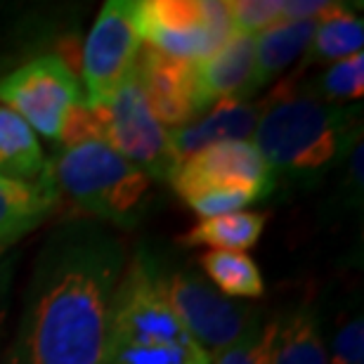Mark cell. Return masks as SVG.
Listing matches in <instances>:
<instances>
[{
    "label": "cell",
    "instance_id": "6da1fadb",
    "mask_svg": "<svg viewBox=\"0 0 364 364\" xmlns=\"http://www.w3.org/2000/svg\"><path fill=\"white\" fill-rule=\"evenodd\" d=\"M126 251L107 230L71 223L36 260L10 364H102Z\"/></svg>",
    "mask_w": 364,
    "mask_h": 364
},
{
    "label": "cell",
    "instance_id": "7a4b0ae2",
    "mask_svg": "<svg viewBox=\"0 0 364 364\" xmlns=\"http://www.w3.org/2000/svg\"><path fill=\"white\" fill-rule=\"evenodd\" d=\"M362 107L336 105L279 83L267 100L253 133V147L270 171L319 176L362 142Z\"/></svg>",
    "mask_w": 364,
    "mask_h": 364
},
{
    "label": "cell",
    "instance_id": "3957f363",
    "mask_svg": "<svg viewBox=\"0 0 364 364\" xmlns=\"http://www.w3.org/2000/svg\"><path fill=\"white\" fill-rule=\"evenodd\" d=\"M50 171L55 187L88 215L116 228H133L140 220L151 180L107 142L62 149L50 164Z\"/></svg>",
    "mask_w": 364,
    "mask_h": 364
},
{
    "label": "cell",
    "instance_id": "277c9868",
    "mask_svg": "<svg viewBox=\"0 0 364 364\" xmlns=\"http://www.w3.org/2000/svg\"><path fill=\"white\" fill-rule=\"evenodd\" d=\"M133 14L147 48L185 62L213 55L235 36L228 3L218 0H140Z\"/></svg>",
    "mask_w": 364,
    "mask_h": 364
},
{
    "label": "cell",
    "instance_id": "5b68a950",
    "mask_svg": "<svg viewBox=\"0 0 364 364\" xmlns=\"http://www.w3.org/2000/svg\"><path fill=\"white\" fill-rule=\"evenodd\" d=\"M159 289L173 315L210 358L232 346L260 317L256 308L223 296L203 277L189 270L159 267Z\"/></svg>",
    "mask_w": 364,
    "mask_h": 364
},
{
    "label": "cell",
    "instance_id": "8992f818",
    "mask_svg": "<svg viewBox=\"0 0 364 364\" xmlns=\"http://www.w3.org/2000/svg\"><path fill=\"white\" fill-rule=\"evenodd\" d=\"M102 107L107 116L105 142L109 147L149 176V180L171 182L180 159L171 147L168 130L151 114L135 74L102 102Z\"/></svg>",
    "mask_w": 364,
    "mask_h": 364
},
{
    "label": "cell",
    "instance_id": "52a82bcc",
    "mask_svg": "<svg viewBox=\"0 0 364 364\" xmlns=\"http://www.w3.org/2000/svg\"><path fill=\"white\" fill-rule=\"evenodd\" d=\"M81 97L76 74L57 55L36 57L0 78V102L50 140H57L64 114Z\"/></svg>",
    "mask_w": 364,
    "mask_h": 364
},
{
    "label": "cell",
    "instance_id": "ba28073f",
    "mask_svg": "<svg viewBox=\"0 0 364 364\" xmlns=\"http://www.w3.org/2000/svg\"><path fill=\"white\" fill-rule=\"evenodd\" d=\"M133 0H109L95 19L81 53L85 100L102 105L133 76L142 38Z\"/></svg>",
    "mask_w": 364,
    "mask_h": 364
},
{
    "label": "cell",
    "instance_id": "9c48e42d",
    "mask_svg": "<svg viewBox=\"0 0 364 364\" xmlns=\"http://www.w3.org/2000/svg\"><path fill=\"white\" fill-rule=\"evenodd\" d=\"M171 185L185 201L225 187H256L270 194L274 173L251 142H220L180 161Z\"/></svg>",
    "mask_w": 364,
    "mask_h": 364
},
{
    "label": "cell",
    "instance_id": "30bf717a",
    "mask_svg": "<svg viewBox=\"0 0 364 364\" xmlns=\"http://www.w3.org/2000/svg\"><path fill=\"white\" fill-rule=\"evenodd\" d=\"M133 74L151 114L164 128L176 130L201 116L196 102L194 62L178 60L142 46Z\"/></svg>",
    "mask_w": 364,
    "mask_h": 364
},
{
    "label": "cell",
    "instance_id": "8fae6325",
    "mask_svg": "<svg viewBox=\"0 0 364 364\" xmlns=\"http://www.w3.org/2000/svg\"><path fill=\"white\" fill-rule=\"evenodd\" d=\"M194 83L201 114H206L215 102H246V97L258 92L256 36L235 33L213 55L194 62Z\"/></svg>",
    "mask_w": 364,
    "mask_h": 364
},
{
    "label": "cell",
    "instance_id": "7c38bea8",
    "mask_svg": "<svg viewBox=\"0 0 364 364\" xmlns=\"http://www.w3.org/2000/svg\"><path fill=\"white\" fill-rule=\"evenodd\" d=\"M263 114V102H215L206 114L187 126L168 130L171 147L180 161L196 154L203 147L220 142H249Z\"/></svg>",
    "mask_w": 364,
    "mask_h": 364
},
{
    "label": "cell",
    "instance_id": "4fadbf2b",
    "mask_svg": "<svg viewBox=\"0 0 364 364\" xmlns=\"http://www.w3.org/2000/svg\"><path fill=\"white\" fill-rule=\"evenodd\" d=\"M0 176L26 185L55 187L50 161L28 123L0 105Z\"/></svg>",
    "mask_w": 364,
    "mask_h": 364
},
{
    "label": "cell",
    "instance_id": "5bb4252c",
    "mask_svg": "<svg viewBox=\"0 0 364 364\" xmlns=\"http://www.w3.org/2000/svg\"><path fill=\"white\" fill-rule=\"evenodd\" d=\"M270 364H329V350L315 310L296 308L274 317Z\"/></svg>",
    "mask_w": 364,
    "mask_h": 364
},
{
    "label": "cell",
    "instance_id": "9a60e30c",
    "mask_svg": "<svg viewBox=\"0 0 364 364\" xmlns=\"http://www.w3.org/2000/svg\"><path fill=\"white\" fill-rule=\"evenodd\" d=\"M315 26L317 19H298L272 26L256 36L258 88H265L277 74H282L298 57L308 53Z\"/></svg>",
    "mask_w": 364,
    "mask_h": 364
},
{
    "label": "cell",
    "instance_id": "2e32d148",
    "mask_svg": "<svg viewBox=\"0 0 364 364\" xmlns=\"http://www.w3.org/2000/svg\"><path fill=\"white\" fill-rule=\"evenodd\" d=\"M267 218L263 213H239L201 218L192 230H187L180 237V244L185 246H210L213 251H239L246 253L253 249L263 237Z\"/></svg>",
    "mask_w": 364,
    "mask_h": 364
},
{
    "label": "cell",
    "instance_id": "e0dca14e",
    "mask_svg": "<svg viewBox=\"0 0 364 364\" xmlns=\"http://www.w3.org/2000/svg\"><path fill=\"white\" fill-rule=\"evenodd\" d=\"M364 46V21L355 17V12L343 10L341 3H333L322 17H317L315 33L308 46V57L303 64L310 62H338L346 57L362 53Z\"/></svg>",
    "mask_w": 364,
    "mask_h": 364
},
{
    "label": "cell",
    "instance_id": "ac0fdd59",
    "mask_svg": "<svg viewBox=\"0 0 364 364\" xmlns=\"http://www.w3.org/2000/svg\"><path fill=\"white\" fill-rule=\"evenodd\" d=\"M57 187L26 185L0 176V235L12 230H36L53 213Z\"/></svg>",
    "mask_w": 364,
    "mask_h": 364
},
{
    "label": "cell",
    "instance_id": "d6986e66",
    "mask_svg": "<svg viewBox=\"0 0 364 364\" xmlns=\"http://www.w3.org/2000/svg\"><path fill=\"white\" fill-rule=\"evenodd\" d=\"M201 270L228 298L263 296L265 282L256 260L239 251H206L201 256Z\"/></svg>",
    "mask_w": 364,
    "mask_h": 364
},
{
    "label": "cell",
    "instance_id": "ffe728a7",
    "mask_svg": "<svg viewBox=\"0 0 364 364\" xmlns=\"http://www.w3.org/2000/svg\"><path fill=\"white\" fill-rule=\"evenodd\" d=\"M364 95V53L333 62L319 76L317 97L336 105H353Z\"/></svg>",
    "mask_w": 364,
    "mask_h": 364
},
{
    "label": "cell",
    "instance_id": "44dd1931",
    "mask_svg": "<svg viewBox=\"0 0 364 364\" xmlns=\"http://www.w3.org/2000/svg\"><path fill=\"white\" fill-rule=\"evenodd\" d=\"M105 128H107L105 107L81 97L64 114L57 140L62 142V149L76 147V144H85V142H105Z\"/></svg>",
    "mask_w": 364,
    "mask_h": 364
},
{
    "label": "cell",
    "instance_id": "7402d4cb",
    "mask_svg": "<svg viewBox=\"0 0 364 364\" xmlns=\"http://www.w3.org/2000/svg\"><path fill=\"white\" fill-rule=\"evenodd\" d=\"M272 336L274 319L263 322V317H258L235 343L215 353L210 358V364H270Z\"/></svg>",
    "mask_w": 364,
    "mask_h": 364
},
{
    "label": "cell",
    "instance_id": "603a6c76",
    "mask_svg": "<svg viewBox=\"0 0 364 364\" xmlns=\"http://www.w3.org/2000/svg\"><path fill=\"white\" fill-rule=\"evenodd\" d=\"M228 10L235 33L246 36H258L289 21L284 14V3L279 0H235V3H228Z\"/></svg>",
    "mask_w": 364,
    "mask_h": 364
},
{
    "label": "cell",
    "instance_id": "cb8c5ba5",
    "mask_svg": "<svg viewBox=\"0 0 364 364\" xmlns=\"http://www.w3.org/2000/svg\"><path fill=\"white\" fill-rule=\"evenodd\" d=\"M267 192L256 187H225V189H210V192H201L187 199L189 208L201 218H218L239 213L246 206L265 199Z\"/></svg>",
    "mask_w": 364,
    "mask_h": 364
},
{
    "label": "cell",
    "instance_id": "d4e9b609",
    "mask_svg": "<svg viewBox=\"0 0 364 364\" xmlns=\"http://www.w3.org/2000/svg\"><path fill=\"white\" fill-rule=\"evenodd\" d=\"M329 364H364V319L355 315L338 326L331 341Z\"/></svg>",
    "mask_w": 364,
    "mask_h": 364
},
{
    "label": "cell",
    "instance_id": "484cf974",
    "mask_svg": "<svg viewBox=\"0 0 364 364\" xmlns=\"http://www.w3.org/2000/svg\"><path fill=\"white\" fill-rule=\"evenodd\" d=\"M24 235H28V230H12V232H3V235H0V256H3V253L10 249L12 244H17L21 237Z\"/></svg>",
    "mask_w": 364,
    "mask_h": 364
}]
</instances>
